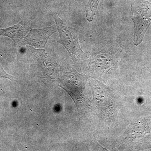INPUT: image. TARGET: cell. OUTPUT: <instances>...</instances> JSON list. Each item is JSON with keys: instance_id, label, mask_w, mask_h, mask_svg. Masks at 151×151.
<instances>
[{"instance_id": "obj_4", "label": "cell", "mask_w": 151, "mask_h": 151, "mask_svg": "<svg viewBox=\"0 0 151 151\" xmlns=\"http://www.w3.org/2000/svg\"><path fill=\"white\" fill-rule=\"evenodd\" d=\"M30 50L34 55L37 58L42 61L44 66L47 68V70L50 72L54 71L55 69L57 68L56 64L55 61H53L45 52V50L42 49H37L34 47H30Z\"/></svg>"}, {"instance_id": "obj_3", "label": "cell", "mask_w": 151, "mask_h": 151, "mask_svg": "<svg viewBox=\"0 0 151 151\" xmlns=\"http://www.w3.org/2000/svg\"><path fill=\"white\" fill-rule=\"evenodd\" d=\"M30 26L29 22H21L18 24L5 29H0V36L12 39L15 43L21 41L29 32Z\"/></svg>"}, {"instance_id": "obj_1", "label": "cell", "mask_w": 151, "mask_h": 151, "mask_svg": "<svg viewBox=\"0 0 151 151\" xmlns=\"http://www.w3.org/2000/svg\"><path fill=\"white\" fill-rule=\"evenodd\" d=\"M53 17L60 37V40L58 42L63 45L72 58L80 56L83 54V52L78 43L77 31L63 25V21L57 14H53Z\"/></svg>"}, {"instance_id": "obj_5", "label": "cell", "mask_w": 151, "mask_h": 151, "mask_svg": "<svg viewBox=\"0 0 151 151\" xmlns=\"http://www.w3.org/2000/svg\"><path fill=\"white\" fill-rule=\"evenodd\" d=\"M0 78H8L12 81H14L15 78L13 76L9 74H8L4 70V68L0 64Z\"/></svg>"}, {"instance_id": "obj_2", "label": "cell", "mask_w": 151, "mask_h": 151, "mask_svg": "<svg viewBox=\"0 0 151 151\" xmlns=\"http://www.w3.org/2000/svg\"><path fill=\"white\" fill-rule=\"evenodd\" d=\"M57 30L55 25L40 29H31L24 37L22 44L29 45L37 49L44 48L49 39Z\"/></svg>"}]
</instances>
